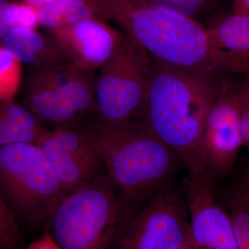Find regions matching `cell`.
Segmentation results:
<instances>
[{"instance_id": "obj_10", "label": "cell", "mask_w": 249, "mask_h": 249, "mask_svg": "<svg viewBox=\"0 0 249 249\" xmlns=\"http://www.w3.org/2000/svg\"><path fill=\"white\" fill-rule=\"evenodd\" d=\"M214 185L190 174L183 181L191 243L197 249H238L231 219L216 201Z\"/></svg>"}, {"instance_id": "obj_18", "label": "cell", "mask_w": 249, "mask_h": 249, "mask_svg": "<svg viewBox=\"0 0 249 249\" xmlns=\"http://www.w3.org/2000/svg\"><path fill=\"white\" fill-rule=\"evenodd\" d=\"M21 62L0 45V101H14L22 83Z\"/></svg>"}, {"instance_id": "obj_16", "label": "cell", "mask_w": 249, "mask_h": 249, "mask_svg": "<svg viewBox=\"0 0 249 249\" xmlns=\"http://www.w3.org/2000/svg\"><path fill=\"white\" fill-rule=\"evenodd\" d=\"M39 24L52 29L96 18L86 0H58L37 9Z\"/></svg>"}, {"instance_id": "obj_25", "label": "cell", "mask_w": 249, "mask_h": 249, "mask_svg": "<svg viewBox=\"0 0 249 249\" xmlns=\"http://www.w3.org/2000/svg\"><path fill=\"white\" fill-rule=\"evenodd\" d=\"M232 12L249 16V0H232Z\"/></svg>"}, {"instance_id": "obj_19", "label": "cell", "mask_w": 249, "mask_h": 249, "mask_svg": "<svg viewBox=\"0 0 249 249\" xmlns=\"http://www.w3.org/2000/svg\"><path fill=\"white\" fill-rule=\"evenodd\" d=\"M160 7L170 10L187 18L199 19L213 10L218 0H147Z\"/></svg>"}, {"instance_id": "obj_11", "label": "cell", "mask_w": 249, "mask_h": 249, "mask_svg": "<svg viewBox=\"0 0 249 249\" xmlns=\"http://www.w3.org/2000/svg\"><path fill=\"white\" fill-rule=\"evenodd\" d=\"M76 65L94 70L100 68L117 45L122 33L102 19L88 18L50 30Z\"/></svg>"}, {"instance_id": "obj_8", "label": "cell", "mask_w": 249, "mask_h": 249, "mask_svg": "<svg viewBox=\"0 0 249 249\" xmlns=\"http://www.w3.org/2000/svg\"><path fill=\"white\" fill-rule=\"evenodd\" d=\"M190 242L186 200L174 183L134 211L114 249H176Z\"/></svg>"}, {"instance_id": "obj_23", "label": "cell", "mask_w": 249, "mask_h": 249, "mask_svg": "<svg viewBox=\"0 0 249 249\" xmlns=\"http://www.w3.org/2000/svg\"><path fill=\"white\" fill-rule=\"evenodd\" d=\"M26 249H61L52 232L46 231L38 239L33 242Z\"/></svg>"}, {"instance_id": "obj_24", "label": "cell", "mask_w": 249, "mask_h": 249, "mask_svg": "<svg viewBox=\"0 0 249 249\" xmlns=\"http://www.w3.org/2000/svg\"><path fill=\"white\" fill-rule=\"evenodd\" d=\"M9 4V0H0V45L3 37L11 29L6 19V12Z\"/></svg>"}, {"instance_id": "obj_27", "label": "cell", "mask_w": 249, "mask_h": 249, "mask_svg": "<svg viewBox=\"0 0 249 249\" xmlns=\"http://www.w3.org/2000/svg\"><path fill=\"white\" fill-rule=\"evenodd\" d=\"M176 249H197L196 248V247H195L194 245H193V244L191 243H187L185 244V245H183L182 246H181V247H178V248Z\"/></svg>"}, {"instance_id": "obj_9", "label": "cell", "mask_w": 249, "mask_h": 249, "mask_svg": "<svg viewBox=\"0 0 249 249\" xmlns=\"http://www.w3.org/2000/svg\"><path fill=\"white\" fill-rule=\"evenodd\" d=\"M244 146L238 106L224 76L222 89L205 123L200 142L201 163L212 182L230 174Z\"/></svg>"}, {"instance_id": "obj_12", "label": "cell", "mask_w": 249, "mask_h": 249, "mask_svg": "<svg viewBox=\"0 0 249 249\" xmlns=\"http://www.w3.org/2000/svg\"><path fill=\"white\" fill-rule=\"evenodd\" d=\"M27 69L46 68L75 64L54 36L36 30L11 28L1 45Z\"/></svg>"}, {"instance_id": "obj_22", "label": "cell", "mask_w": 249, "mask_h": 249, "mask_svg": "<svg viewBox=\"0 0 249 249\" xmlns=\"http://www.w3.org/2000/svg\"><path fill=\"white\" fill-rule=\"evenodd\" d=\"M6 19L11 28L36 30L39 25L37 9L24 2H10Z\"/></svg>"}, {"instance_id": "obj_7", "label": "cell", "mask_w": 249, "mask_h": 249, "mask_svg": "<svg viewBox=\"0 0 249 249\" xmlns=\"http://www.w3.org/2000/svg\"><path fill=\"white\" fill-rule=\"evenodd\" d=\"M152 58L132 36L122 33L95 80L97 115L103 120H137L145 107Z\"/></svg>"}, {"instance_id": "obj_13", "label": "cell", "mask_w": 249, "mask_h": 249, "mask_svg": "<svg viewBox=\"0 0 249 249\" xmlns=\"http://www.w3.org/2000/svg\"><path fill=\"white\" fill-rule=\"evenodd\" d=\"M37 145L45 154L65 193L79 188L97 175L98 165L82 160L62 149L50 131H46Z\"/></svg>"}, {"instance_id": "obj_2", "label": "cell", "mask_w": 249, "mask_h": 249, "mask_svg": "<svg viewBox=\"0 0 249 249\" xmlns=\"http://www.w3.org/2000/svg\"><path fill=\"white\" fill-rule=\"evenodd\" d=\"M107 175L135 209L172 186L182 164L173 149L138 121L98 115L81 125Z\"/></svg>"}, {"instance_id": "obj_21", "label": "cell", "mask_w": 249, "mask_h": 249, "mask_svg": "<svg viewBox=\"0 0 249 249\" xmlns=\"http://www.w3.org/2000/svg\"><path fill=\"white\" fill-rule=\"evenodd\" d=\"M240 78H231V86L240 113L241 131L244 146L249 148V74H240Z\"/></svg>"}, {"instance_id": "obj_20", "label": "cell", "mask_w": 249, "mask_h": 249, "mask_svg": "<svg viewBox=\"0 0 249 249\" xmlns=\"http://www.w3.org/2000/svg\"><path fill=\"white\" fill-rule=\"evenodd\" d=\"M23 237L14 213L0 194V249H22Z\"/></svg>"}, {"instance_id": "obj_5", "label": "cell", "mask_w": 249, "mask_h": 249, "mask_svg": "<svg viewBox=\"0 0 249 249\" xmlns=\"http://www.w3.org/2000/svg\"><path fill=\"white\" fill-rule=\"evenodd\" d=\"M93 71L76 64L27 69L20 85L24 106L55 128L80 127L97 115Z\"/></svg>"}, {"instance_id": "obj_6", "label": "cell", "mask_w": 249, "mask_h": 249, "mask_svg": "<svg viewBox=\"0 0 249 249\" xmlns=\"http://www.w3.org/2000/svg\"><path fill=\"white\" fill-rule=\"evenodd\" d=\"M0 189L32 223L50 219L66 194L42 149L29 142L0 147Z\"/></svg>"}, {"instance_id": "obj_26", "label": "cell", "mask_w": 249, "mask_h": 249, "mask_svg": "<svg viewBox=\"0 0 249 249\" xmlns=\"http://www.w3.org/2000/svg\"><path fill=\"white\" fill-rule=\"evenodd\" d=\"M55 1H58V0H24V2L36 9H38L39 8L45 6L46 4Z\"/></svg>"}, {"instance_id": "obj_1", "label": "cell", "mask_w": 249, "mask_h": 249, "mask_svg": "<svg viewBox=\"0 0 249 249\" xmlns=\"http://www.w3.org/2000/svg\"><path fill=\"white\" fill-rule=\"evenodd\" d=\"M223 73L152 58L146 103L136 120L176 152L188 174L209 180L201 163L200 142L209 111L222 89Z\"/></svg>"}, {"instance_id": "obj_3", "label": "cell", "mask_w": 249, "mask_h": 249, "mask_svg": "<svg viewBox=\"0 0 249 249\" xmlns=\"http://www.w3.org/2000/svg\"><path fill=\"white\" fill-rule=\"evenodd\" d=\"M96 18L119 24L152 58L186 68L220 71L206 27L147 0H86Z\"/></svg>"}, {"instance_id": "obj_4", "label": "cell", "mask_w": 249, "mask_h": 249, "mask_svg": "<svg viewBox=\"0 0 249 249\" xmlns=\"http://www.w3.org/2000/svg\"><path fill=\"white\" fill-rule=\"evenodd\" d=\"M134 210L108 175H97L62 196L51 232L61 249H114Z\"/></svg>"}, {"instance_id": "obj_28", "label": "cell", "mask_w": 249, "mask_h": 249, "mask_svg": "<svg viewBox=\"0 0 249 249\" xmlns=\"http://www.w3.org/2000/svg\"><path fill=\"white\" fill-rule=\"evenodd\" d=\"M249 151V148L248 149ZM246 184H247V187L249 189V165H248V170H247V180L245 181Z\"/></svg>"}, {"instance_id": "obj_14", "label": "cell", "mask_w": 249, "mask_h": 249, "mask_svg": "<svg viewBox=\"0 0 249 249\" xmlns=\"http://www.w3.org/2000/svg\"><path fill=\"white\" fill-rule=\"evenodd\" d=\"M206 29L211 48L232 55L249 71V16L229 13Z\"/></svg>"}, {"instance_id": "obj_15", "label": "cell", "mask_w": 249, "mask_h": 249, "mask_svg": "<svg viewBox=\"0 0 249 249\" xmlns=\"http://www.w3.org/2000/svg\"><path fill=\"white\" fill-rule=\"evenodd\" d=\"M46 131L24 105L0 101V147L22 142L37 144Z\"/></svg>"}, {"instance_id": "obj_17", "label": "cell", "mask_w": 249, "mask_h": 249, "mask_svg": "<svg viewBox=\"0 0 249 249\" xmlns=\"http://www.w3.org/2000/svg\"><path fill=\"white\" fill-rule=\"evenodd\" d=\"M229 215L233 227L237 249H249V190L245 182L232 190L228 197Z\"/></svg>"}]
</instances>
